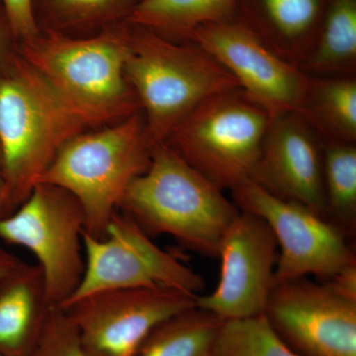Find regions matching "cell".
I'll use <instances>...</instances> for the list:
<instances>
[{"mask_svg": "<svg viewBox=\"0 0 356 356\" xmlns=\"http://www.w3.org/2000/svg\"><path fill=\"white\" fill-rule=\"evenodd\" d=\"M119 210L149 236L168 235L201 255L218 257L240 209L224 191L165 143L154 144L146 172L133 180Z\"/></svg>", "mask_w": 356, "mask_h": 356, "instance_id": "obj_1", "label": "cell"}, {"mask_svg": "<svg viewBox=\"0 0 356 356\" xmlns=\"http://www.w3.org/2000/svg\"><path fill=\"white\" fill-rule=\"evenodd\" d=\"M90 127L83 115L22 57L0 72L3 191L13 211L67 140Z\"/></svg>", "mask_w": 356, "mask_h": 356, "instance_id": "obj_2", "label": "cell"}, {"mask_svg": "<svg viewBox=\"0 0 356 356\" xmlns=\"http://www.w3.org/2000/svg\"><path fill=\"white\" fill-rule=\"evenodd\" d=\"M127 53L123 21L88 38L44 30L21 49V57L90 126L116 123L139 112L125 74Z\"/></svg>", "mask_w": 356, "mask_h": 356, "instance_id": "obj_3", "label": "cell"}, {"mask_svg": "<svg viewBox=\"0 0 356 356\" xmlns=\"http://www.w3.org/2000/svg\"><path fill=\"white\" fill-rule=\"evenodd\" d=\"M125 74L144 108L152 144L165 143L204 100L240 88L235 77L195 43H178L123 21Z\"/></svg>", "mask_w": 356, "mask_h": 356, "instance_id": "obj_4", "label": "cell"}, {"mask_svg": "<svg viewBox=\"0 0 356 356\" xmlns=\"http://www.w3.org/2000/svg\"><path fill=\"white\" fill-rule=\"evenodd\" d=\"M153 147L145 118L137 112L111 127L67 140L37 184L70 192L86 215V234L102 238L128 187L149 168Z\"/></svg>", "mask_w": 356, "mask_h": 356, "instance_id": "obj_5", "label": "cell"}, {"mask_svg": "<svg viewBox=\"0 0 356 356\" xmlns=\"http://www.w3.org/2000/svg\"><path fill=\"white\" fill-rule=\"evenodd\" d=\"M271 118L241 88L207 98L165 144L222 191L250 181Z\"/></svg>", "mask_w": 356, "mask_h": 356, "instance_id": "obj_6", "label": "cell"}, {"mask_svg": "<svg viewBox=\"0 0 356 356\" xmlns=\"http://www.w3.org/2000/svg\"><path fill=\"white\" fill-rule=\"evenodd\" d=\"M86 215L70 192L37 184L24 202L0 218V241L36 257L51 308H63L83 280Z\"/></svg>", "mask_w": 356, "mask_h": 356, "instance_id": "obj_7", "label": "cell"}, {"mask_svg": "<svg viewBox=\"0 0 356 356\" xmlns=\"http://www.w3.org/2000/svg\"><path fill=\"white\" fill-rule=\"evenodd\" d=\"M83 280L67 307L107 290L166 288L198 296L202 276L154 243L132 218L117 211L102 238L84 233Z\"/></svg>", "mask_w": 356, "mask_h": 356, "instance_id": "obj_8", "label": "cell"}, {"mask_svg": "<svg viewBox=\"0 0 356 356\" xmlns=\"http://www.w3.org/2000/svg\"><path fill=\"white\" fill-rule=\"evenodd\" d=\"M231 193L238 209L261 217L273 231L278 245L276 283L310 276L325 281L356 264L350 238L305 206L274 197L250 180Z\"/></svg>", "mask_w": 356, "mask_h": 356, "instance_id": "obj_9", "label": "cell"}, {"mask_svg": "<svg viewBox=\"0 0 356 356\" xmlns=\"http://www.w3.org/2000/svg\"><path fill=\"white\" fill-rule=\"evenodd\" d=\"M196 298L166 288L107 290L62 309L91 356H137L159 325L195 307Z\"/></svg>", "mask_w": 356, "mask_h": 356, "instance_id": "obj_10", "label": "cell"}, {"mask_svg": "<svg viewBox=\"0 0 356 356\" xmlns=\"http://www.w3.org/2000/svg\"><path fill=\"white\" fill-rule=\"evenodd\" d=\"M264 318L299 356H356V302L310 277L276 283Z\"/></svg>", "mask_w": 356, "mask_h": 356, "instance_id": "obj_11", "label": "cell"}, {"mask_svg": "<svg viewBox=\"0 0 356 356\" xmlns=\"http://www.w3.org/2000/svg\"><path fill=\"white\" fill-rule=\"evenodd\" d=\"M191 42L216 58L271 119L298 110L310 76L276 55L238 16L201 26Z\"/></svg>", "mask_w": 356, "mask_h": 356, "instance_id": "obj_12", "label": "cell"}, {"mask_svg": "<svg viewBox=\"0 0 356 356\" xmlns=\"http://www.w3.org/2000/svg\"><path fill=\"white\" fill-rule=\"evenodd\" d=\"M218 257L221 274L216 289L198 295L196 306L224 322L264 314L276 284L277 241L267 222L241 211L222 236Z\"/></svg>", "mask_w": 356, "mask_h": 356, "instance_id": "obj_13", "label": "cell"}, {"mask_svg": "<svg viewBox=\"0 0 356 356\" xmlns=\"http://www.w3.org/2000/svg\"><path fill=\"white\" fill-rule=\"evenodd\" d=\"M324 143L296 112L271 119L250 181L325 218Z\"/></svg>", "mask_w": 356, "mask_h": 356, "instance_id": "obj_14", "label": "cell"}, {"mask_svg": "<svg viewBox=\"0 0 356 356\" xmlns=\"http://www.w3.org/2000/svg\"><path fill=\"white\" fill-rule=\"evenodd\" d=\"M332 0H238L236 16L299 69L310 55Z\"/></svg>", "mask_w": 356, "mask_h": 356, "instance_id": "obj_15", "label": "cell"}, {"mask_svg": "<svg viewBox=\"0 0 356 356\" xmlns=\"http://www.w3.org/2000/svg\"><path fill=\"white\" fill-rule=\"evenodd\" d=\"M53 309L41 269L23 262L0 283V353L31 355Z\"/></svg>", "mask_w": 356, "mask_h": 356, "instance_id": "obj_16", "label": "cell"}, {"mask_svg": "<svg viewBox=\"0 0 356 356\" xmlns=\"http://www.w3.org/2000/svg\"><path fill=\"white\" fill-rule=\"evenodd\" d=\"M238 0H142L125 21L178 43H191L201 26L229 20Z\"/></svg>", "mask_w": 356, "mask_h": 356, "instance_id": "obj_17", "label": "cell"}, {"mask_svg": "<svg viewBox=\"0 0 356 356\" xmlns=\"http://www.w3.org/2000/svg\"><path fill=\"white\" fill-rule=\"evenodd\" d=\"M309 76L296 113L323 140L356 144V77Z\"/></svg>", "mask_w": 356, "mask_h": 356, "instance_id": "obj_18", "label": "cell"}, {"mask_svg": "<svg viewBox=\"0 0 356 356\" xmlns=\"http://www.w3.org/2000/svg\"><path fill=\"white\" fill-rule=\"evenodd\" d=\"M300 70L311 76L356 77V0H332Z\"/></svg>", "mask_w": 356, "mask_h": 356, "instance_id": "obj_19", "label": "cell"}, {"mask_svg": "<svg viewBox=\"0 0 356 356\" xmlns=\"http://www.w3.org/2000/svg\"><path fill=\"white\" fill-rule=\"evenodd\" d=\"M224 321L195 306L159 325L137 356H213Z\"/></svg>", "mask_w": 356, "mask_h": 356, "instance_id": "obj_20", "label": "cell"}, {"mask_svg": "<svg viewBox=\"0 0 356 356\" xmlns=\"http://www.w3.org/2000/svg\"><path fill=\"white\" fill-rule=\"evenodd\" d=\"M323 143L325 219L351 240L356 232V144Z\"/></svg>", "mask_w": 356, "mask_h": 356, "instance_id": "obj_21", "label": "cell"}, {"mask_svg": "<svg viewBox=\"0 0 356 356\" xmlns=\"http://www.w3.org/2000/svg\"><path fill=\"white\" fill-rule=\"evenodd\" d=\"M142 0H35L46 30L108 26L122 22Z\"/></svg>", "mask_w": 356, "mask_h": 356, "instance_id": "obj_22", "label": "cell"}, {"mask_svg": "<svg viewBox=\"0 0 356 356\" xmlns=\"http://www.w3.org/2000/svg\"><path fill=\"white\" fill-rule=\"evenodd\" d=\"M213 356H299L278 337L264 315L224 322Z\"/></svg>", "mask_w": 356, "mask_h": 356, "instance_id": "obj_23", "label": "cell"}, {"mask_svg": "<svg viewBox=\"0 0 356 356\" xmlns=\"http://www.w3.org/2000/svg\"><path fill=\"white\" fill-rule=\"evenodd\" d=\"M30 356H91L79 336L76 323L65 309L51 312L43 334Z\"/></svg>", "mask_w": 356, "mask_h": 356, "instance_id": "obj_24", "label": "cell"}, {"mask_svg": "<svg viewBox=\"0 0 356 356\" xmlns=\"http://www.w3.org/2000/svg\"><path fill=\"white\" fill-rule=\"evenodd\" d=\"M10 31L15 38L29 41L39 34L35 0H1Z\"/></svg>", "mask_w": 356, "mask_h": 356, "instance_id": "obj_25", "label": "cell"}, {"mask_svg": "<svg viewBox=\"0 0 356 356\" xmlns=\"http://www.w3.org/2000/svg\"><path fill=\"white\" fill-rule=\"evenodd\" d=\"M323 282L339 296L356 302V264L344 267Z\"/></svg>", "mask_w": 356, "mask_h": 356, "instance_id": "obj_26", "label": "cell"}, {"mask_svg": "<svg viewBox=\"0 0 356 356\" xmlns=\"http://www.w3.org/2000/svg\"><path fill=\"white\" fill-rule=\"evenodd\" d=\"M22 264L23 261L18 257L9 252L6 248L0 247V283L6 280Z\"/></svg>", "mask_w": 356, "mask_h": 356, "instance_id": "obj_27", "label": "cell"}, {"mask_svg": "<svg viewBox=\"0 0 356 356\" xmlns=\"http://www.w3.org/2000/svg\"><path fill=\"white\" fill-rule=\"evenodd\" d=\"M13 212V207L7 199L6 193L0 191V218L6 217Z\"/></svg>", "mask_w": 356, "mask_h": 356, "instance_id": "obj_28", "label": "cell"}, {"mask_svg": "<svg viewBox=\"0 0 356 356\" xmlns=\"http://www.w3.org/2000/svg\"><path fill=\"white\" fill-rule=\"evenodd\" d=\"M4 53H6V48H4L3 33H2L1 27H0V72L3 67Z\"/></svg>", "mask_w": 356, "mask_h": 356, "instance_id": "obj_29", "label": "cell"}, {"mask_svg": "<svg viewBox=\"0 0 356 356\" xmlns=\"http://www.w3.org/2000/svg\"><path fill=\"white\" fill-rule=\"evenodd\" d=\"M4 179H3V163H2L1 149H0V191H3Z\"/></svg>", "mask_w": 356, "mask_h": 356, "instance_id": "obj_30", "label": "cell"}, {"mask_svg": "<svg viewBox=\"0 0 356 356\" xmlns=\"http://www.w3.org/2000/svg\"><path fill=\"white\" fill-rule=\"evenodd\" d=\"M0 356H4L3 355H1V353H0Z\"/></svg>", "mask_w": 356, "mask_h": 356, "instance_id": "obj_31", "label": "cell"}]
</instances>
